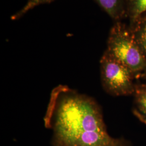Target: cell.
<instances>
[{
	"mask_svg": "<svg viewBox=\"0 0 146 146\" xmlns=\"http://www.w3.org/2000/svg\"><path fill=\"white\" fill-rule=\"evenodd\" d=\"M44 122L52 129L54 146H132L124 138L108 134L94 98L67 86L53 89Z\"/></svg>",
	"mask_w": 146,
	"mask_h": 146,
	"instance_id": "cell-1",
	"label": "cell"
},
{
	"mask_svg": "<svg viewBox=\"0 0 146 146\" xmlns=\"http://www.w3.org/2000/svg\"><path fill=\"white\" fill-rule=\"evenodd\" d=\"M106 50L135 76L146 71V57L129 26L121 21L116 22L111 28Z\"/></svg>",
	"mask_w": 146,
	"mask_h": 146,
	"instance_id": "cell-2",
	"label": "cell"
},
{
	"mask_svg": "<svg viewBox=\"0 0 146 146\" xmlns=\"http://www.w3.org/2000/svg\"><path fill=\"white\" fill-rule=\"evenodd\" d=\"M102 88L113 96L133 95L136 84L135 75L129 68L104 51L100 61Z\"/></svg>",
	"mask_w": 146,
	"mask_h": 146,
	"instance_id": "cell-3",
	"label": "cell"
},
{
	"mask_svg": "<svg viewBox=\"0 0 146 146\" xmlns=\"http://www.w3.org/2000/svg\"><path fill=\"white\" fill-rule=\"evenodd\" d=\"M100 7L114 21L126 17L127 0H94Z\"/></svg>",
	"mask_w": 146,
	"mask_h": 146,
	"instance_id": "cell-4",
	"label": "cell"
},
{
	"mask_svg": "<svg viewBox=\"0 0 146 146\" xmlns=\"http://www.w3.org/2000/svg\"><path fill=\"white\" fill-rule=\"evenodd\" d=\"M134 96L133 113L136 117L146 125V82L136 84Z\"/></svg>",
	"mask_w": 146,
	"mask_h": 146,
	"instance_id": "cell-5",
	"label": "cell"
},
{
	"mask_svg": "<svg viewBox=\"0 0 146 146\" xmlns=\"http://www.w3.org/2000/svg\"><path fill=\"white\" fill-rule=\"evenodd\" d=\"M145 14H146V0H127L126 17L129 21V26H132Z\"/></svg>",
	"mask_w": 146,
	"mask_h": 146,
	"instance_id": "cell-6",
	"label": "cell"
},
{
	"mask_svg": "<svg viewBox=\"0 0 146 146\" xmlns=\"http://www.w3.org/2000/svg\"><path fill=\"white\" fill-rule=\"evenodd\" d=\"M129 28L136 41L146 57V14L141 16Z\"/></svg>",
	"mask_w": 146,
	"mask_h": 146,
	"instance_id": "cell-7",
	"label": "cell"
},
{
	"mask_svg": "<svg viewBox=\"0 0 146 146\" xmlns=\"http://www.w3.org/2000/svg\"><path fill=\"white\" fill-rule=\"evenodd\" d=\"M54 1L55 0H28L26 5L20 11H17L11 16V19L12 20H17L25 15L27 12L34 8L35 7L42 4L49 3Z\"/></svg>",
	"mask_w": 146,
	"mask_h": 146,
	"instance_id": "cell-8",
	"label": "cell"
},
{
	"mask_svg": "<svg viewBox=\"0 0 146 146\" xmlns=\"http://www.w3.org/2000/svg\"><path fill=\"white\" fill-rule=\"evenodd\" d=\"M135 80H145L146 81V71L136 76Z\"/></svg>",
	"mask_w": 146,
	"mask_h": 146,
	"instance_id": "cell-9",
	"label": "cell"
}]
</instances>
